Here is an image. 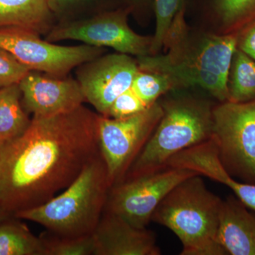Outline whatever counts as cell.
Returning <instances> with one entry per match:
<instances>
[{
	"label": "cell",
	"mask_w": 255,
	"mask_h": 255,
	"mask_svg": "<svg viewBox=\"0 0 255 255\" xmlns=\"http://www.w3.org/2000/svg\"><path fill=\"white\" fill-rule=\"evenodd\" d=\"M82 1V0H47V2L53 14H62Z\"/></svg>",
	"instance_id": "26"
},
{
	"label": "cell",
	"mask_w": 255,
	"mask_h": 255,
	"mask_svg": "<svg viewBox=\"0 0 255 255\" xmlns=\"http://www.w3.org/2000/svg\"><path fill=\"white\" fill-rule=\"evenodd\" d=\"M157 101L140 113L122 119L100 115L98 138L111 188L122 182L162 117Z\"/></svg>",
	"instance_id": "7"
},
{
	"label": "cell",
	"mask_w": 255,
	"mask_h": 255,
	"mask_svg": "<svg viewBox=\"0 0 255 255\" xmlns=\"http://www.w3.org/2000/svg\"><path fill=\"white\" fill-rule=\"evenodd\" d=\"M161 105L162 118L123 181L162 170L176 154L212 137L214 106L207 101L184 96Z\"/></svg>",
	"instance_id": "5"
},
{
	"label": "cell",
	"mask_w": 255,
	"mask_h": 255,
	"mask_svg": "<svg viewBox=\"0 0 255 255\" xmlns=\"http://www.w3.org/2000/svg\"><path fill=\"white\" fill-rule=\"evenodd\" d=\"M0 47L30 70L59 77L106 52L105 48L85 43L60 46L42 39L38 32L18 27L0 28Z\"/></svg>",
	"instance_id": "9"
},
{
	"label": "cell",
	"mask_w": 255,
	"mask_h": 255,
	"mask_svg": "<svg viewBox=\"0 0 255 255\" xmlns=\"http://www.w3.org/2000/svg\"><path fill=\"white\" fill-rule=\"evenodd\" d=\"M26 112L51 117L71 112L86 102L77 80L30 70L18 83Z\"/></svg>",
	"instance_id": "12"
},
{
	"label": "cell",
	"mask_w": 255,
	"mask_h": 255,
	"mask_svg": "<svg viewBox=\"0 0 255 255\" xmlns=\"http://www.w3.org/2000/svg\"><path fill=\"white\" fill-rule=\"evenodd\" d=\"M45 255H95L93 233L80 237H61L48 232L40 236Z\"/></svg>",
	"instance_id": "22"
},
{
	"label": "cell",
	"mask_w": 255,
	"mask_h": 255,
	"mask_svg": "<svg viewBox=\"0 0 255 255\" xmlns=\"http://www.w3.org/2000/svg\"><path fill=\"white\" fill-rule=\"evenodd\" d=\"M153 1L154 0H130L129 6L132 11L144 7H152L153 9Z\"/></svg>",
	"instance_id": "27"
},
{
	"label": "cell",
	"mask_w": 255,
	"mask_h": 255,
	"mask_svg": "<svg viewBox=\"0 0 255 255\" xmlns=\"http://www.w3.org/2000/svg\"><path fill=\"white\" fill-rule=\"evenodd\" d=\"M130 88L147 107L157 102L164 94L174 90L173 84L166 75L140 69Z\"/></svg>",
	"instance_id": "21"
},
{
	"label": "cell",
	"mask_w": 255,
	"mask_h": 255,
	"mask_svg": "<svg viewBox=\"0 0 255 255\" xmlns=\"http://www.w3.org/2000/svg\"><path fill=\"white\" fill-rule=\"evenodd\" d=\"M6 215L5 213L3 212L2 210L0 209V219H3L4 218V216Z\"/></svg>",
	"instance_id": "28"
},
{
	"label": "cell",
	"mask_w": 255,
	"mask_h": 255,
	"mask_svg": "<svg viewBox=\"0 0 255 255\" xmlns=\"http://www.w3.org/2000/svg\"><path fill=\"white\" fill-rule=\"evenodd\" d=\"M223 200L206 187L201 176H191L161 201L152 221L179 238L182 255H228L218 240Z\"/></svg>",
	"instance_id": "3"
},
{
	"label": "cell",
	"mask_w": 255,
	"mask_h": 255,
	"mask_svg": "<svg viewBox=\"0 0 255 255\" xmlns=\"http://www.w3.org/2000/svg\"><path fill=\"white\" fill-rule=\"evenodd\" d=\"M30 70L0 47V88L18 84Z\"/></svg>",
	"instance_id": "24"
},
{
	"label": "cell",
	"mask_w": 255,
	"mask_h": 255,
	"mask_svg": "<svg viewBox=\"0 0 255 255\" xmlns=\"http://www.w3.org/2000/svg\"><path fill=\"white\" fill-rule=\"evenodd\" d=\"M100 114L83 105L33 117L26 131L0 144V209L6 214L41 206L69 187L100 154Z\"/></svg>",
	"instance_id": "1"
},
{
	"label": "cell",
	"mask_w": 255,
	"mask_h": 255,
	"mask_svg": "<svg viewBox=\"0 0 255 255\" xmlns=\"http://www.w3.org/2000/svg\"><path fill=\"white\" fill-rule=\"evenodd\" d=\"M53 14L47 0H0V28L18 27L44 33Z\"/></svg>",
	"instance_id": "16"
},
{
	"label": "cell",
	"mask_w": 255,
	"mask_h": 255,
	"mask_svg": "<svg viewBox=\"0 0 255 255\" xmlns=\"http://www.w3.org/2000/svg\"><path fill=\"white\" fill-rule=\"evenodd\" d=\"M196 174L188 169L167 167L124 180L111 188L105 211L117 215L135 227L147 228L157 206L169 191Z\"/></svg>",
	"instance_id": "10"
},
{
	"label": "cell",
	"mask_w": 255,
	"mask_h": 255,
	"mask_svg": "<svg viewBox=\"0 0 255 255\" xmlns=\"http://www.w3.org/2000/svg\"><path fill=\"white\" fill-rule=\"evenodd\" d=\"M185 13L174 19L164 43L165 53L136 57L139 68L166 75L174 90L199 87L219 102H226L236 33L193 29L186 22Z\"/></svg>",
	"instance_id": "2"
},
{
	"label": "cell",
	"mask_w": 255,
	"mask_h": 255,
	"mask_svg": "<svg viewBox=\"0 0 255 255\" xmlns=\"http://www.w3.org/2000/svg\"><path fill=\"white\" fill-rule=\"evenodd\" d=\"M236 48L255 60V19L236 33Z\"/></svg>",
	"instance_id": "25"
},
{
	"label": "cell",
	"mask_w": 255,
	"mask_h": 255,
	"mask_svg": "<svg viewBox=\"0 0 255 255\" xmlns=\"http://www.w3.org/2000/svg\"><path fill=\"white\" fill-rule=\"evenodd\" d=\"M212 118L223 165L240 182L255 184V100L220 102L213 107Z\"/></svg>",
	"instance_id": "6"
},
{
	"label": "cell",
	"mask_w": 255,
	"mask_h": 255,
	"mask_svg": "<svg viewBox=\"0 0 255 255\" xmlns=\"http://www.w3.org/2000/svg\"><path fill=\"white\" fill-rule=\"evenodd\" d=\"M210 32L231 34L255 19V0H191Z\"/></svg>",
	"instance_id": "15"
},
{
	"label": "cell",
	"mask_w": 255,
	"mask_h": 255,
	"mask_svg": "<svg viewBox=\"0 0 255 255\" xmlns=\"http://www.w3.org/2000/svg\"><path fill=\"white\" fill-rule=\"evenodd\" d=\"M228 100L248 102L255 100V60L236 48L228 80Z\"/></svg>",
	"instance_id": "19"
},
{
	"label": "cell",
	"mask_w": 255,
	"mask_h": 255,
	"mask_svg": "<svg viewBox=\"0 0 255 255\" xmlns=\"http://www.w3.org/2000/svg\"><path fill=\"white\" fill-rule=\"evenodd\" d=\"M189 0H154L156 27L152 36L151 55L160 53L174 19L184 11H187Z\"/></svg>",
	"instance_id": "20"
},
{
	"label": "cell",
	"mask_w": 255,
	"mask_h": 255,
	"mask_svg": "<svg viewBox=\"0 0 255 255\" xmlns=\"http://www.w3.org/2000/svg\"><path fill=\"white\" fill-rule=\"evenodd\" d=\"M218 240L228 255H255V212L236 196L223 200Z\"/></svg>",
	"instance_id": "14"
},
{
	"label": "cell",
	"mask_w": 255,
	"mask_h": 255,
	"mask_svg": "<svg viewBox=\"0 0 255 255\" xmlns=\"http://www.w3.org/2000/svg\"><path fill=\"white\" fill-rule=\"evenodd\" d=\"M139 69L136 58L117 52L79 65L76 80L86 102L107 117L114 100L131 87Z\"/></svg>",
	"instance_id": "11"
},
{
	"label": "cell",
	"mask_w": 255,
	"mask_h": 255,
	"mask_svg": "<svg viewBox=\"0 0 255 255\" xmlns=\"http://www.w3.org/2000/svg\"><path fill=\"white\" fill-rule=\"evenodd\" d=\"M18 84L0 88V144L19 136L31 124L21 104Z\"/></svg>",
	"instance_id": "17"
},
{
	"label": "cell",
	"mask_w": 255,
	"mask_h": 255,
	"mask_svg": "<svg viewBox=\"0 0 255 255\" xmlns=\"http://www.w3.org/2000/svg\"><path fill=\"white\" fill-rule=\"evenodd\" d=\"M95 255H159L155 233L105 211L93 233Z\"/></svg>",
	"instance_id": "13"
},
{
	"label": "cell",
	"mask_w": 255,
	"mask_h": 255,
	"mask_svg": "<svg viewBox=\"0 0 255 255\" xmlns=\"http://www.w3.org/2000/svg\"><path fill=\"white\" fill-rule=\"evenodd\" d=\"M0 219V255H45L41 237L14 220Z\"/></svg>",
	"instance_id": "18"
},
{
	"label": "cell",
	"mask_w": 255,
	"mask_h": 255,
	"mask_svg": "<svg viewBox=\"0 0 255 255\" xmlns=\"http://www.w3.org/2000/svg\"><path fill=\"white\" fill-rule=\"evenodd\" d=\"M147 107L139 98L138 96L130 88L114 100L107 117L116 119L128 118L140 113Z\"/></svg>",
	"instance_id": "23"
},
{
	"label": "cell",
	"mask_w": 255,
	"mask_h": 255,
	"mask_svg": "<svg viewBox=\"0 0 255 255\" xmlns=\"http://www.w3.org/2000/svg\"><path fill=\"white\" fill-rule=\"evenodd\" d=\"M130 6L100 13L86 19L66 21L51 28L46 40L58 42L75 40L85 44L112 48L118 53L145 56L151 55L152 36L132 31L128 23Z\"/></svg>",
	"instance_id": "8"
},
{
	"label": "cell",
	"mask_w": 255,
	"mask_h": 255,
	"mask_svg": "<svg viewBox=\"0 0 255 255\" xmlns=\"http://www.w3.org/2000/svg\"><path fill=\"white\" fill-rule=\"evenodd\" d=\"M111 186L101 153L59 195L41 206L18 211L16 219L38 223L61 237L92 234L105 209Z\"/></svg>",
	"instance_id": "4"
}]
</instances>
